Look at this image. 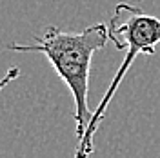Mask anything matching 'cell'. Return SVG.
I'll list each match as a JSON object with an SVG mask.
<instances>
[{
  "label": "cell",
  "instance_id": "cell-4",
  "mask_svg": "<svg viewBox=\"0 0 160 158\" xmlns=\"http://www.w3.org/2000/svg\"><path fill=\"white\" fill-rule=\"evenodd\" d=\"M93 151L89 149H82V147H77V153H75V158H89V155Z\"/></svg>",
  "mask_w": 160,
  "mask_h": 158
},
{
  "label": "cell",
  "instance_id": "cell-2",
  "mask_svg": "<svg viewBox=\"0 0 160 158\" xmlns=\"http://www.w3.org/2000/svg\"><path fill=\"white\" fill-rule=\"evenodd\" d=\"M108 31H109V40L115 44V47L126 49V57L122 60L120 67L117 69L115 78L111 80L106 95L100 100L98 107L93 111L91 122L88 124L82 138L78 140V147L89 149V151H93V138L106 116L109 102L118 91L120 82L133 66L135 58L140 55L153 57L157 53V46L160 44V18L146 13L135 4L120 2L113 9V15L108 22Z\"/></svg>",
  "mask_w": 160,
  "mask_h": 158
},
{
  "label": "cell",
  "instance_id": "cell-3",
  "mask_svg": "<svg viewBox=\"0 0 160 158\" xmlns=\"http://www.w3.org/2000/svg\"><path fill=\"white\" fill-rule=\"evenodd\" d=\"M18 75H20V69L17 67V66H13V67H9V69L6 71V75L0 78V93L4 91V87H8L13 80L18 78Z\"/></svg>",
  "mask_w": 160,
  "mask_h": 158
},
{
  "label": "cell",
  "instance_id": "cell-1",
  "mask_svg": "<svg viewBox=\"0 0 160 158\" xmlns=\"http://www.w3.org/2000/svg\"><path fill=\"white\" fill-rule=\"evenodd\" d=\"M33 38L35 44L13 42L8 46V51L40 53L48 58L73 96L77 136L80 140L93 115L88 106L91 62L95 53L104 49L109 42L108 24H93L80 31H64L57 26H48L40 37L35 35Z\"/></svg>",
  "mask_w": 160,
  "mask_h": 158
}]
</instances>
